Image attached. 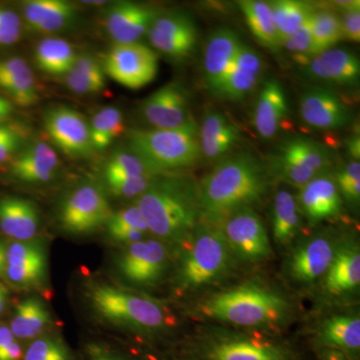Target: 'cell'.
Segmentation results:
<instances>
[{
	"instance_id": "f907efd6",
	"label": "cell",
	"mask_w": 360,
	"mask_h": 360,
	"mask_svg": "<svg viewBox=\"0 0 360 360\" xmlns=\"http://www.w3.org/2000/svg\"><path fill=\"white\" fill-rule=\"evenodd\" d=\"M105 227L108 229V236L112 240L116 241V243H125L127 245L142 240L146 234L144 232L127 226L106 224Z\"/></svg>"
},
{
	"instance_id": "8d00e7d4",
	"label": "cell",
	"mask_w": 360,
	"mask_h": 360,
	"mask_svg": "<svg viewBox=\"0 0 360 360\" xmlns=\"http://www.w3.org/2000/svg\"><path fill=\"white\" fill-rule=\"evenodd\" d=\"M89 123L94 153L106 150L125 131L124 116L115 106H104L97 110Z\"/></svg>"
},
{
	"instance_id": "7a4b0ae2",
	"label": "cell",
	"mask_w": 360,
	"mask_h": 360,
	"mask_svg": "<svg viewBox=\"0 0 360 360\" xmlns=\"http://www.w3.org/2000/svg\"><path fill=\"white\" fill-rule=\"evenodd\" d=\"M269 182L266 167L248 153L219 160L198 184L201 221L217 225L231 212L252 207L266 193Z\"/></svg>"
},
{
	"instance_id": "9c48e42d",
	"label": "cell",
	"mask_w": 360,
	"mask_h": 360,
	"mask_svg": "<svg viewBox=\"0 0 360 360\" xmlns=\"http://www.w3.org/2000/svg\"><path fill=\"white\" fill-rule=\"evenodd\" d=\"M112 210L101 184L84 181L71 188L59 203V225L66 233L86 236L105 226Z\"/></svg>"
},
{
	"instance_id": "bcb514c9",
	"label": "cell",
	"mask_w": 360,
	"mask_h": 360,
	"mask_svg": "<svg viewBox=\"0 0 360 360\" xmlns=\"http://www.w3.org/2000/svg\"><path fill=\"white\" fill-rule=\"evenodd\" d=\"M22 34V20L20 14L8 7L0 6V47L18 44Z\"/></svg>"
},
{
	"instance_id": "ffe728a7",
	"label": "cell",
	"mask_w": 360,
	"mask_h": 360,
	"mask_svg": "<svg viewBox=\"0 0 360 360\" xmlns=\"http://www.w3.org/2000/svg\"><path fill=\"white\" fill-rule=\"evenodd\" d=\"M60 167V158L51 144L32 139L11 160L8 169L23 184H45L58 176Z\"/></svg>"
},
{
	"instance_id": "5b68a950",
	"label": "cell",
	"mask_w": 360,
	"mask_h": 360,
	"mask_svg": "<svg viewBox=\"0 0 360 360\" xmlns=\"http://www.w3.org/2000/svg\"><path fill=\"white\" fill-rule=\"evenodd\" d=\"M176 274L180 290L196 291L219 283L231 274L236 258L214 225L200 221L186 243Z\"/></svg>"
},
{
	"instance_id": "db71d44e",
	"label": "cell",
	"mask_w": 360,
	"mask_h": 360,
	"mask_svg": "<svg viewBox=\"0 0 360 360\" xmlns=\"http://www.w3.org/2000/svg\"><path fill=\"white\" fill-rule=\"evenodd\" d=\"M319 357L321 360H352L345 352L333 348H321Z\"/></svg>"
},
{
	"instance_id": "cb8c5ba5",
	"label": "cell",
	"mask_w": 360,
	"mask_h": 360,
	"mask_svg": "<svg viewBox=\"0 0 360 360\" xmlns=\"http://www.w3.org/2000/svg\"><path fill=\"white\" fill-rule=\"evenodd\" d=\"M304 68L310 78L324 84L347 87L359 84V59L347 49H331L317 54Z\"/></svg>"
},
{
	"instance_id": "681fc988",
	"label": "cell",
	"mask_w": 360,
	"mask_h": 360,
	"mask_svg": "<svg viewBox=\"0 0 360 360\" xmlns=\"http://www.w3.org/2000/svg\"><path fill=\"white\" fill-rule=\"evenodd\" d=\"M86 355L89 360H146L123 354L101 343H89L86 347Z\"/></svg>"
},
{
	"instance_id": "6f0895ef",
	"label": "cell",
	"mask_w": 360,
	"mask_h": 360,
	"mask_svg": "<svg viewBox=\"0 0 360 360\" xmlns=\"http://www.w3.org/2000/svg\"><path fill=\"white\" fill-rule=\"evenodd\" d=\"M8 300V290H7L6 286L4 283H0V316L6 311Z\"/></svg>"
},
{
	"instance_id": "e0dca14e",
	"label": "cell",
	"mask_w": 360,
	"mask_h": 360,
	"mask_svg": "<svg viewBox=\"0 0 360 360\" xmlns=\"http://www.w3.org/2000/svg\"><path fill=\"white\" fill-rule=\"evenodd\" d=\"M160 8L134 1L112 2L103 13V25L115 44L139 42L160 14Z\"/></svg>"
},
{
	"instance_id": "7c38bea8",
	"label": "cell",
	"mask_w": 360,
	"mask_h": 360,
	"mask_svg": "<svg viewBox=\"0 0 360 360\" xmlns=\"http://www.w3.org/2000/svg\"><path fill=\"white\" fill-rule=\"evenodd\" d=\"M167 245L158 239L146 238L127 245L116 262L118 274L132 285H155L167 274L169 266Z\"/></svg>"
},
{
	"instance_id": "680465c9",
	"label": "cell",
	"mask_w": 360,
	"mask_h": 360,
	"mask_svg": "<svg viewBox=\"0 0 360 360\" xmlns=\"http://www.w3.org/2000/svg\"><path fill=\"white\" fill-rule=\"evenodd\" d=\"M6 243L0 239V276H4L6 266Z\"/></svg>"
},
{
	"instance_id": "60d3db41",
	"label": "cell",
	"mask_w": 360,
	"mask_h": 360,
	"mask_svg": "<svg viewBox=\"0 0 360 360\" xmlns=\"http://www.w3.org/2000/svg\"><path fill=\"white\" fill-rule=\"evenodd\" d=\"M32 131L25 123L11 122L0 124V167L8 165L26 144Z\"/></svg>"
},
{
	"instance_id": "f6af8a7d",
	"label": "cell",
	"mask_w": 360,
	"mask_h": 360,
	"mask_svg": "<svg viewBox=\"0 0 360 360\" xmlns=\"http://www.w3.org/2000/svg\"><path fill=\"white\" fill-rule=\"evenodd\" d=\"M309 18L283 45L293 60L302 66L309 65V61L314 58Z\"/></svg>"
},
{
	"instance_id": "f35d334b",
	"label": "cell",
	"mask_w": 360,
	"mask_h": 360,
	"mask_svg": "<svg viewBox=\"0 0 360 360\" xmlns=\"http://www.w3.org/2000/svg\"><path fill=\"white\" fill-rule=\"evenodd\" d=\"M309 22L314 56L335 49V45L343 39L340 18L335 11L314 7Z\"/></svg>"
},
{
	"instance_id": "ee69618b",
	"label": "cell",
	"mask_w": 360,
	"mask_h": 360,
	"mask_svg": "<svg viewBox=\"0 0 360 360\" xmlns=\"http://www.w3.org/2000/svg\"><path fill=\"white\" fill-rule=\"evenodd\" d=\"M158 175V174H156ZM153 176L122 177V179H103L105 193L115 198L130 200L137 198L148 188Z\"/></svg>"
},
{
	"instance_id": "8fae6325",
	"label": "cell",
	"mask_w": 360,
	"mask_h": 360,
	"mask_svg": "<svg viewBox=\"0 0 360 360\" xmlns=\"http://www.w3.org/2000/svg\"><path fill=\"white\" fill-rule=\"evenodd\" d=\"M105 75L129 89H141L155 79L158 56L141 42L115 44L103 59Z\"/></svg>"
},
{
	"instance_id": "44dd1931",
	"label": "cell",
	"mask_w": 360,
	"mask_h": 360,
	"mask_svg": "<svg viewBox=\"0 0 360 360\" xmlns=\"http://www.w3.org/2000/svg\"><path fill=\"white\" fill-rule=\"evenodd\" d=\"M262 71V56L257 51L243 44L231 68L212 94L225 101H241L255 89Z\"/></svg>"
},
{
	"instance_id": "f546056e",
	"label": "cell",
	"mask_w": 360,
	"mask_h": 360,
	"mask_svg": "<svg viewBox=\"0 0 360 360\" xmlns=\"http://www.w3.org/2000/svg\"><path fill=\"white\" fill-rule=\"evenodd\" d=\"M288 111V98L281 82L276 79L266 80L260 90L253 112V127L257 134L264 139L276 136Z\"/></svg>"
},
{
	"instance_id": "30bf717a",
	"label": "cell",
	"mask_w": 360,
	"mask_h": 360,
	"mask_svg": "<svg viewBox=\"0 0 360 360\" xmlns=\"http://www.w3.org/2000/svg\"><path fill=\"white\" fill-rule=\"evenodd\" d=\"M214 226L221 232L236 260L255 264L271 257L269 233L252 207L236 210Z\"/></svg>"
},
{
	"instance_id": "74e56055",
	"label": "cell",
	"mask_w": 360,
	"mask_h": 360,
	"mask_svg": "<svg viewBox=\"0 0 360 360\" xmlns=\"http://www.w3.org/2000/svg\"><path fill=\"white\" fill-rule=\"evenodd\" d=\"M277 34L283 45L309 20L314 6L298 0H276L269 2Z\"/></svg>"
},
{
	"instance_id": "83f0119b",
	"label": "cell",
	"mask_w": 360,
	"mask_h": 360,
	"mask_svg": "<svg viewBox=\"0 0 360 360\" xmlns=\"http://www.w3.org/2000/svg\"><path fill=\"white\" fill-rule=\"evenodd\" d=\"M0 94L20 108L39 103L37 78L25 59L20 56L0 58Z\"/></svg>"
},
{
	"instance_id": "836d02e7",
	"label": "cell",
	"mask_w": 360,
	"mask_h": 360,
	"mask_svg": "<svg viewBox=\"0 0 360 360\" xmlns=\"http://www.w3.org/2000/svg\"><path fill=\"white\" fill-rule=\"evenodd\" d=\"M241 13L253 37L260 44L274 52L281 51L283 44L279 39L269 2L259 0L238 1Z\"/></svg>"
},
{
	"instance_id": "ba28073f",
	"label": "cell",
	"mask_w": 360,
	"mask_h": 360,
	"mask_svg": "<svg viewBox=\"0 0 360 360\" xmlns=\"http://www.w3.org/2000/svg\"><path fill=\"white\" fill-rule=\"evenodd\" d=\"M194 360H297L286 343L258 335L210 331L193 347Z\"/></svg>"
},
{
	"instance_id": "1f68e13d",
	"label": "cell",
	"mask_w": 360,
	"mask_h": 360,
	"mask_svg": "<svg viewBox=\"0 0 360 360\" xmlns=\"http://www.w3.org/2000/svg\"><path fill=\"white\" fill-rule=\"evenodd\" d=\"M302 212L296 196L288 191H279L272 203V236L277 245H290L302 229Z\"/></svg>"
},
{
	"instance_id": "8992f818",
	"label": "cell",
	"mask_w": 360,
	"mask_h": 360,
	"mask_svg": "<svg viewBox=\"0 0 360 360\" xmlns=\"http://www.w3.org/2000/svg\"><path fill=\"white\" fill-rule=\"evenodd\" d=\"M90 307L103 321L136 333H156L169 326V315L161 303L148 296L91 283L86 288Z\"/></svg>"
},
{
	"instance_id": "9a60e30c",
	"label": "cell",
	"mask_w": 360,
	"mask_h": 360,
	"mask_svg": "<svg viewBox=\"0 0 360 360\" xmlns=\"http://www.w3.org/2000/svg\"><path fill=\"white\" fill-rule=\"evenodd\" d=\"M340 241L331 234L317 233L296 245L286 262L288 277L300 285L322 281L333 262Z\"/></svg>"
},
{
	"instance_id": "277c9868",
	"label": "cell",
	"mask_w": 360,
	"mask_h": 360,
	"mask_svg": "<svg viewBox=\"0 0 360 360\" xmlns=\"http://www.w3.org/2000/svg\"><path fill=\"white\" fill-rule=\"evenodd\" d=\"M127 141V149L155 174H175L193 167L202 158L195 120L179 129H130Z\"/></svg>"
},
{
	"instance_id": "484cf974",
	"label": "cell",
	"mask_w": 360,
	"mask_h": 360,
	"mask_svg": "<svg viewBox=\"0 0 360 360\" xmlns=\"http://www.w3.org/2000/svg\"><path fill=\"white\" fill-rule=\"evenodd\" d=\"M321 281L324 292L330 297H341L359 290L360 250L354 240L340 241L333 262Z\"/></svg>"
},
{
	"instance_id": "603a6c76",
	"label": "cell",
	"mask_w": 360,
	"mask_h": 360,
	"mask_svg": "<svg viewBox=\"0 0 360 360\" xmlns=\"http://www.w3.org/2000/svg\"><path fill=\"white\" fill-rule=\"evenodd\" d=\"M296 200L302 214L312 224L335 219L342 210V198L333 175L328 172L300 189Z\"/></svg>"
},
{
	"instance_id": "4316f807",
	"label": "cell",
	"mask_w": 360,
	"mask_h": 360,
	"mask_svg": "<svg viewBox=\"0 0 360 360\" xmlns=\"http://www.w3.org/2000/svg\"><path fill=\"white\" fill-rule=\"evenodd\" d=\"M241 44L238 35L231 28H219L208 37L203 54V75L212 94L231 68Z\"/></svg>"
},
{
	"instance_id": "e575fe53",
	"label": "cell",
	"mask_w": 360,
	"mask_h": 360,
	"mask_svg": "<svg viewBox=\"0 0 360 360\" xmlns=\"http://www.w3.org/2000/svg\"><path fill=\"white\" fill-rule=\"evenodd\" d=\"M103 65L94 56L79 54L70 72L63 77V82L73 94L94 96L101 94L106 86Z\"/></svg>"
},
{
	"instance_id": "7dc6e473",
	"label": "cell",
	"mask_w": 360,
	"mask_h": 360,
	"mask_svg": "<svg viewBox=\"0 0 360 360\" xmlns=\"http://www.w3.org/2000/svg\"><path fill=\"white\" fill-rule=\"evenodd\" d=\"M340 25L343 39L350 41L359 42L360 40V2L352 1L349 6L340 11Z\"/></svg>"
},
{
	"instance_id": "6da1fadb",
	"label": "cell",
	"mask_w": 360,
	"mask_h": 360,
	"mask_svg": "<svg viewBox=\"0 0 360 360\" xmlns=\"http://www.w3.org/2000/svg\"><path fill=\"white\" fill-rule=\"evenodd\" d=\"M135 205L149 232L165 245H186L200 221L198 182L184 175H155Z\"/></svg>"
},
{
	"instance_id": "4dcf8cb0",
	"label": "cell",
	"mask_w": 360,
	"mask_h": 360,
	"mask_svg": "<svg viewBox=\"0 0 360 360\" xmlns=\"http://www.w3.org/2000/svg\"><path fill=\"white\" fill-rule=\"evenodd\" d=\"M321 348L345 352L352 360L359 359L360 319L359 314H338L326 319L317 333Z\"/></svg>"
},
{
	"instance_id": "11a10c76",
	"label": "cell",
	"mask_w": 360,
	"mask_h": 360,
	"mask_svg": "<svg viewBox=\"0 0 360 360\" xmlns=\"http://www.w3.org/2000/svg\"><path fill=\"white\" fill-rule=\"evenodd\" d=\"M348 155L352 156V160L359 161L360 160V137L359 134H354L349 137L347 141Z\"/></svg>"
},
{
	"instance_id": "d6a6232c",
	"label": "cell",
	"mask_w": 360,
	"mask_h": 360,
	"mask_svg": "<svg viewBox=\"0 0 360 360\" xmlns=\"http://www.w3.org/2000/svg\"><path fill=\"white\" fill-rule=\"evenodd\" d=\"M78 56L70 42L47 37L40 40L35 47L34 63L45 75L63 77L73 68Z\"/></svg>"
},
{
	"instance_id": "ac0fdd59",
	"label": "cell",
	"mask_w": 360,
	"mask_h": 360,
	"mask_svg": "<svg viewBox=\"0 0 360 360\" xmlns=\"http://www.w3.org/2000/svg\"><path fill=\"white\" fill-rule=\"evenodd\" d=\"M300 117L309 127L323 130L342 129L352 120L349 106L329 87L314 86L300 101Z\"/></svg>"
},
{
	"instance_id": "52a82bcc",
	"label": "cell",
	"mask_w": 360,
	"mask_h": 360,
	"mask_svg": "<svg viewBox=\"0 0 360 360\" xmlns=\"http://www.w3.org/2000/svg\"><path fill=\"white\" fill-rule=\"evenodd\" d=\"M333 155L321 142L305 136L284 141L269 156V175L290 186L302 189L311 180L328 174Z\"/></svg>"
},
{
	"instance_id": "ab89813d",
	"label": "cell",
	"mask_w": 360,
	"mask_h": 360,
	"mask_svg": "<svg viewBox=\"0 0 360 360\" xmlns=\"http://www.w3.org/2000/svg\"><path fill=\"white\" fill-rule=\"evenodd\" d=\"M103 179H122V177L153 176L155 172L129 149L113 151L104 162Z\"/></svg>"
},
{
	"instance_id": "d4e9b609",
	"label": "cell",
	"mask_w": 360,
	"mask_h": 360,
	"mask_svg": "<svg viewBox=\"0 0 360 360\" xmlns=\"http://www.w3.org/2000/svg\"><path fill=\"white\" fill-rule=\"evenodd\" d=\"M201 155L217 161L231 155L241 141V130L231 117L220 111H208L198 125Z\"/></svg>"
},
{
	"instance_id": "b9f144b4",
	"label": "cell",
	"mask_w": 360,
	"mask_h": 360,
	"mask_svg": "<svg viewBox=\"0 0 360 360\" xmlns=\"http://www.w3.org/2000/svg\"><path fill=\"white\" fill-rule=\"evenodd\" d=\"M22 360H73V356L61 338L44 336L30 343Z\"/></svg>"
},
{
	"instance_id": "3957f363",
	"label": "cell",
	"mask_w": 360,
	"mask_h": 360,
	"mask_svg": "<svg viewBox=\"0 0 360 360\" xmlns=\"http://www.w3.org/2000/svg\"><path fill=\"white\" fill-rule=\"evenodd\" d=\"M205 317L245 328L278 326L290 311V303L281 293L255 283H245L222 291L202 303Z\"/></svg>"
},
{
	"instance_id": "816d5d0a",
	"label": "cell",
	"mask_w": 360,
	"mask_h": 360,
	"mask_svg": "<svg viewBox=\"0 0 360 360\" xmlns=\"http://www.w3.org/2000/svg\"><path fill=\"white\" fill-rule=\"evenodd\" d=\"M22 357V347L16 340L0 352V360H21Z\"/></svg>"
},
{
	"instance_id": "2e32d148",
	"label": "cell",
	"mask_w": 360,
	"mask_h": 360,
	"mask_svg": "<svg viewBox=\"0 0 360 360\" xmlns=\"http://www.w3.org/2000/svg\"><path fill=\"white\" fill-rule=\"evenodd\" d=\"M142 117L158 129H179L193 122L188 91L179 82H169L142 103Z\"/></svg>"
},
{
	"instance_id": "f5cc1de1",
	"label": "cell",
	"mask_w": 360,
	"mask_h": 360,
	"mask_svg": "<svg viewBox=\"0 0 360 360\" xmlns=\"http://www.w3.org/2000/svg\"><path fill=\"white\" fill-rule=\"evenodd\" d=\"M14 110L15 105L6 97L0 94V124L11 122Z\"/></svg>"
},
{
	"instance_id": "d6986e66",
	"label": "cell",
	"mask_w": 360,
	"mask_h": 360,
	"mask_svg": "<svg viewBox=\"0 0 360 360\" xmlns=\"http://www.w3.org/2000/svg\"><path fill=\"white\" fill-rule=\"evenodd\" d=\"M46 265V252L39 241H13L7 245L4 277L14 288L30 290L40 285Z\"/></svg>"
},
{
	"instance_id": "7402d4cb",
	"label": "cell",
	"mask_w": 360,
	"mask_h": 360,
	"mask_svg": "<svg viewBox=\"0 0 360 360\" xmlns=\"http://www.w3.org/2000/svg\"><path fill=\"white\" fill-rule=\"evenodd\" d=\"M26 27L44 35L65 32L78 18L77 6L65 0H30L22 4Z\"/></svg>"
},
{
	"instance_id": "7bdbcfd3",
	"label": "cell",
	"mask_w": 360,
	"mask_h": 360,
	"mask_svg": "<svg viewBox=\"0 0 360 360\" xmlns=\"http://www.w3.org/2000/svg\"><path fill=\"white\" fill-rule=\"evenodd\" d=\"M333 179L340 191L341 198H345L352 205H359L360 200V162L350 160L341 165Z\"/></svg>"
},
{
	"instance_id": "4fadbf2b",
	"label": "cell",
	"mask_w": 360,
	"mask_h": 360,
	"mask_svg": "<svg viewBox=\"0 0 360 360\" xmlns=\"http://www.w3.org/2000/svg\"><path fill=\"white\" fill-rule=\"evenodd\" d=\"M47 136L59 151L71 158H86L94 153L89 123L79 111L66 105H56L44 112Z\"/></svg>"
},
{
	"instance_id": "9f6ffc18",
	"label": "cell",
	"mask_w": 360,
	"mask_h": 360,
	"mask_svg": "<svg viewBox=\"0 0 360 360\" xmlns=\"http://www.w3.org/2000/svg\"><path fill=\"white\" fill-rule=\"evenodd\" d=\"M14 340H15V338L11 333V328L6 326H0V352Z\"/></svg>"
},
{
	"instance_id": "d590c367",
	"label": "cell",
	"mask_w": 360,
	"mask_h": 360,
	"mask_svg": "<svg viewBox=\"0 0 360 360\" xmlns=\"http://www.w3.org/2000/svg\"><path fill=\"white\" fill-rule=\"evenodd\" d=\"M51 322V314L37 297H28L16 305L11 330L14 338L32 340L37 338Z\"/></svg>"
},
{
	"instance_id": "c3c4849f",
	"label": "cell",
	"mask_w": 360,
	"mask_h": 360,
	"mask_svg": "<svg viewBox=\"0 0 360 360\" xmlns=\"http://www.w3.org/2000/svg\"><path fill=\"white\" fill-rule=\"evenodd\" d=\"M106 224L130 227V229H136V231L144 232V233L149 232L146 220L135 205L122 208L115 212H113Z\"/></svg>"
},
{
	"instance_id": "f1b7e54d",
	"label": "cell",
	"mask_w": 360,
	"mask_h": 360,
	"mask_svg": "<svg viewBox=\"0 0 360 360\" xmlns=\"http://www.w3.org/2000/svg\"><path fill=\"white\" fill-rule=\"evenodd\" d=\"M39 210L32 201L18 196L0 198V232L14 241H28L39 233Z\"/></svg>"
},
{
	"instance_id": "5bb4252c",
	"label": "cell",
	"mask_w": 360,
	"mask_h": 360,
	"mask_svg": "<svg viewBox=\"0 0 360 360\" xmlns=\"http://www.w3.org/2000/svg\"><path fill=\"white\" fill-rule=\"evenodd\" d=\"M149 42L156 51L174 60L191 58L198 42L195 21L186 13H161L148 32Z\"/></svg>"
}]
</instances>
